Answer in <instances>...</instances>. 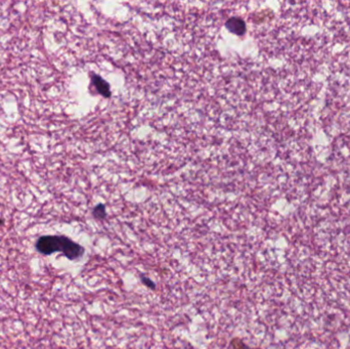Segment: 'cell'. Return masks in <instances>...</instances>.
I'll return each mask as SVG.
<instances>
[{
	"label": "cell",
	"mask_w": 350,
	"mask_h": 349,
	"mask_svg": "<svg viewBox=\"0 0 350 349\" xmlns=\"http://www.w3.org/2000/svg\"><path fill=\"white\" fill-rule=\"evenodd\" d=\"M35 247L44 255L61 252L70 260L81 258L84 254V248L81 245L64 236H43L37 240Z\"/></svg>",
	"instance_id": "obj_1"
},
{
	"label": "cell",
	"mask_w": 350,
	"mask_h": 349,
	"mask_svg": "<svg viewBox=\"0 0 350 349\" xmlns=\"http://www.w3.org/2000/svg\"><path fill=\"white\" fill-rule=\"evenodd\" d=\"M225 27H227V29L230 32H232V33H234L236 35H239V36L244 35L245 32H246V24H245V22L242 18L237 17V16L229 18L227 20V23H225Z\"/></svg>",
	"instance_id": "obj_2"
},
{
	"label": "cell",
	"mask_w": 350,
	"mask_h": 349,
	"mask_svg": "<svg viewBox=\"0 0 350 349\" xmlns=\"http://www.w3.org/2000/svg\"><path fill=\"white\" fill-rule=\"evenodd\" d=\"M91 82L99 94H101L105 97L111 96L110 85L104 78L96 74H91Z\"/></svg>",
	"instance_id": "obj_3"
},
{
	"label": "cell",
	"mask_w": 350,
	"mask_h": 349,
	"mask_svg": "<svg viewBox=\"0 0 350 349\" xmlns=\"http://www.w3.org/2000/svg\"><path fill=\"white\" fill-rule=\"evenodd\" d=\"M92 214H93V217H94L95 219H98V220L105 219L106 216H107L106 206H105L104 204H98L97 206H95V207L93 208Z\"/></svg>",
	"instance_id": "obj_4"
},
{
	"label": "cell",
	"mask_w": 350,
	"mask_h": 349,
	"mask_svg": "<svg viewBox=\"0 0 350 349\" xmlns=\"http://www.w3.org/2000/svg\"><path fill=\"white\" fill-rule=\"evenodd\" d=\"M228 349H251L242 339L234 338L231 340Z\"/></svg>",
	"instance_id": "obj_5"
},
{
	"label": "cell",
	"mask_w": 350,
	"mask_h": 349,
	"mask_svg": "<svg viewBox=\"0 0 350 349\" xmlns=\"http://www.w3.org/2000/svg\"><path fill=\"white\" fill-rule=\"evenodd\" d=\"M140 280H141V282L143 283V285L145 286H147V287H149V288H151V289H156V284H155V282L153 281V280H151L150 278H148V277H146V276H141L140 277Z\"/></svg>",
	"instance_id": "obj_6"
}]
</instances>
